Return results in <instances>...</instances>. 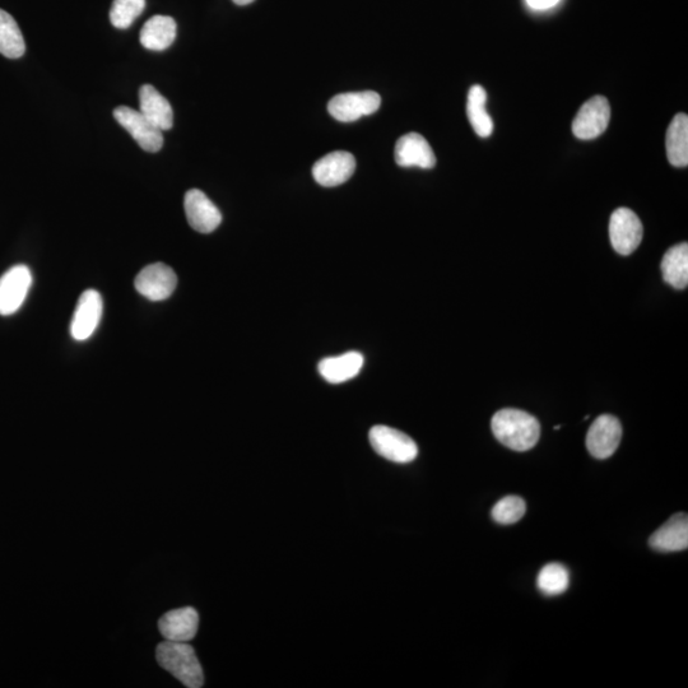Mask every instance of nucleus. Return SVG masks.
Listing matches in <instances>:
<instances>
[{
	"mask_svg": "<svg viewBox=\"0 0 688 688\" xmlns=\"http://www.w3.org/2000/svg\"><path fill=\"white\" fill-rule=\"evenodd\" d=\"M491 427L495 438L515 452L531 450L541 436L537 418L520 409H501L492 418Z\"/></svg>",
	"mask_w": 688,
	"mask_h": 688,
	"instance_id": "obj_1",
	"label": "nucleus"
},
{
	"mask_svg": "<svg viewBox=\"0 0 688 688\" xmlns=\"http://www.w3.org/2000/svg\"><path fill=\"white\" fill-rule=\"evenodd\" d=\"M158 664L189 688H201L203 669L192 645L165 640L156 649Z\"/></svg>",
	"mask_w": 688,
	"mask_h": 688,
	"instance_id": "obj_2",
	"label": "nucleus"
},
{
	"mask_svg": "<svg viewBox=\"0 0 688 688\" xmlns=\"http://www.w3.org/2000/svg\"><path fill=\"white\" fill-rule=\"evenodd\" d=\"M370 444L376 453L390 462L406 464L417 458L418 446L402 431L388 426H374L369 434Z\"/></svg>",
	"mask_w": 688,
	"mask_h": 688,
	"instance_id": "obj_3",
	"label": "nucleus"
},
{
	"mask_svg": "<svg viewBox=\"0 0 688 688\" xmlns=\"http://www.w3.org/2000/svg\"><path fill=\"white\" fill-rule=\"evenodd\" d=\"M114 118L143 151L155 153L164 146L162 130L153 125L141 111L128 108V106H119L114 110Z\"/></svg>",
	"mask_w": 688,
	"mask_h": 688,
	"instance_id": "obj_4",
	"label": "nucleus"
},
{
	"mask_svg": "<svg viewBox=\"0 0 688 688\" xmlns=\"http://www.w3.org/2000/svg\"><path fill=\"white\" fill-rule=\"evenodd\" d=\"M380 105L381 97L374 91L348 92L334 96L329 101L328 111L338 122L352 123L376 113Z\"/></svg>",
	"mask_w": 688,
	"mask_h": 688,
	"instance_id": "obj_5",
	"label": "nucleus"
},
{
	"mask_svg": "<svg viewBox=\"0 0 688 688\" xmlns=\"http://www.w3.org/2000/svg\"><path fill=\"white\" fill-rule=\"evenodd\" d=\"M644 229L640 218L629 208H618L612 213L610 239L613 249L621 255H630L639 248Z\"/></svg>",
	"mask_w": 688,
	"mask_h": 688,
	"instance_id": "obj_6",
	"label": "nucleus"
},
{
	"mask_svg": "<svg viewBox=\"0 0 688 688\" xmlns=\"http://www.w3.org/2000/svg\"><path fill=\"white\" fill-rule=\"evenodd\" d=\"M611 120L610 102L604 96H594L581 106L573 123V132L579 139L589 141L602 136Z\"/></svg>",
	"mask_w": 688,
	"mask_h": 688,
	"instance_id": "obj_7",
	"label": "nucleus"
},
{
	"mask_svg": "<svg viewBox=\"0 0 688 688\" xmlns=\"http://www.w3.org/2000/svg\"><path fill=\"white\" fill-rule=\"evenodd\" d=\"M178 277L174 269L164 263L151 264L138 273L136 290L150 301H164L174 294Z\"/></svg>",
	"mask_w": 688,
	"mask_h": 688,
	"instance_id": "obj_8",
	"label": "nucleus"
},
{
	"mask_svg": "<svg viewBox=\"0 0 688 688\" xmlns=\"http://www.w3.org/2000/svg\"><path fill=\"white\" fill-rule=\"evenodd\" d=\"M31 285V271L23 264L4 273L0 277V315L17 313L25 302Z\"/></svg>",
	"mask_w": 688,
	"mask_h": 688,
	"instance_id": "obj_9",
	"label": "nucleus"
},
{
	"mask_svg": "<svg viewBox=\"0 0 688 688\" xmlns=\"http://www.w3.org/2000/svg\"><path fill=\"white\" fill-rule=\"evenodd\" d=\"M622 440V426L617 417L602 415L590 426L587 435L589 453L597 459H607L615 454Z\"/></svg>",
	"mask_w": 688,
	"mask_h": 688,
	"instance_id": "obj_10",
	"label": "nucleus"
},
{
	"mask_svg": "<svg viewBox=\"0 0 688 688\" xmlns=\"http://www.w3.org/2000/svg\"><path fill=\"white\" fill-rule=\"evenodd\" d=\"M355 170V156L350 152L336 151L315 162L313 176L322 187L333 188L350 180Z\"/></svg>",
	"mask_w": 688,
	"mask_h": 688,
	"instance_id": "obj_11",
	"label": "nucleus"
},
{
	"mask_svg": "<svg viewBox=\"0 0 688 688\" xmlns=\"http://www.w3.org/2000/svg\"><path fill=\"white\" fill-rule=\"evenodd\" d=\"M185 215L189 225L201 234H211L221 225L222 215L215 203L202 190L192 189L185 194Z\"/></svg>",
	"mask_w": 688,
	"mask_h": 688,
	"instance_id": "obj_12",
	"label": "nucleus"
},
{
	"mask_svg": "<svg viewBox=\"0 0 688 688\" xmlns=\"http://www.w3.org/2000/svg\"><path fill=\"white\" fill-rule=\"evenodd\" d=\"M104 302L99 292L87 290L79 297L74 311L71 334L76 341H86L99 327Z\"/></svg>",
	"mask_w": 688,
	"mask_h": 688,
	"instance_id": "obj_13",
	"label": "nucleus"
},
{
	"mask_svg": "<svg viewBox=\"0 0 688 688\" xmlns=\"http://www.w3.org/2000/svg\"><path fill=\"white\" fill-rule=\"evenodd\" d=\"M395 162L401 167L432 169L436 156L430 143L418 133H408L398 139L394 151Z\"/></svg>",
	"mask_w": 688,
	"mask_h": 688,
	"instance_id": "obj_14",
	"label": "nucleus"
},
{
	"mask_svg": "<svg viewBox=\"0 0 688 688\" xmlns=\"http://www.w3.org/2000/svg\"><path fill=\"white\" fill-rule=\"evenodd\" d=\"M199 627V615L193 607L179 608L165 613L158 621L165 640L178 641V643H189L197 635Z\"/></svg>",
	"mask_w": 688,
	"mask_h": 688,
	"instance_id": "obj_15",
	"label": "nucleus"
},
{
	"mask_svg": "<svg viewBox=\"0 0 688 688\" xmlns=\"http://www.w3.org/2000/svg\"><path fill=\"white\" fill-rule=\"evenodd\" d=\"M650 547L660 552H678L688 547L687 514H676L650 537Z\"/></svg>",
	"mask_w": 688,
	"mask_h": 688,
	"instance_id": "obj_16",
	"label": "nucleus"
},
{
	"mask_svg": "<svg viewBox=\"0 0 688 688\" xmlns=\"http://www.w3.org/2000/svg\"><path fill=\"white\" fill-rule=\"evenodd\" d=\"M139 111L162 132L174 125V111L170 102L151 85H144L139 90Z\"/></svg>",
	"mask_w": 688,
	"mask_h": 688,
	"instance_id": "obj_17",
	"label": "nucleus"
},
{
	"mask_svg": "<svg viewBox=\"0 0 688 688\" xmlns=\"http://www.w3.org/2000/svg\"><path fill=\"white\" fill-rule=\"evenodd\" d=\"M364 356L360 352H347L338 357H328L320 361V375L330 384H342L356 378L364 367Z\"/></svg>",
	"mask_w": 688,
	"mask_h": 688,
	"instance_id": "obj_18",
	"label": "nucleus"
},
{
	"mask_svg": "<svg viewBox=\"0 0 688 688\" xmlns=\"http://www.w3.org/2000/svg\"><path fill=\"white\" fill-rule=\"evenodd\" d=\"M176 22L169 16H153L144 23L141 44L152 51L169 49L176 39Z\"/></svg>",
	"mask_w": 688,
	"mask_h": 688,
	"instance_id": "obj_19",
	"label": "nucleus"
},
{
	"mask_svg": "<svg viewBox=\"0 0 688 688\" xmlns=\"http://www.w3.org/2000/svg\"><path fill=\"white\" fill-rule=\"evenodd\" d=\"M667 156L669 162L676 167L688 165V116L678 114L674 116L667 130Z\"/></svg>",
	"mask_w": 688,
	"mask_h": 688,
	"instance_id": "obj_20",
	"label": "nucleus"
},
{
	"mask_svg": "<svg viewBox=\"0 0 688 688\" xmlns=\"http://www.w3.org/2000/svg\"><path fill=\"white\" fill-rule=\"evenodd\" d=\"M664 281L677 290L688 285V245L681 243L669 249L662 260Z\"/></svg>",
	"mask_w": 688,
	"mask_h": 688,
	"instance_id": "obj_21",
	"label": "nucleus"
},
{
	"mask_svg": "<svg viewBox=\"0 0 688 688\" xmlns=\"http://www.w3.org/2000/svg\"><path fill=\"white\" fill-rule=\"evenodd\" d=\"M487 92L480 85L473 86L468 92L467 114L474 132L481 138L490 137L494 123L486 110Z\"/></svg>",
	"mask_w": 688,
	"mask_h": 688,
	"instance_id": "obj_22",
	"label": "nucleus"
},
{
	"mask_svg": "<svg viewBox=\"0 0 688 688\" xmlns=\"http://www.w3.org/2000/svg\"><path fill=\"white\" fill-rule=\"evenodd\" d=\"M25 51V40L15 18L0 9V54L9 59H18Z\"/></svg>",
	"mask_w": 688,
	"mask_h": 688,
	"instance_id": "obj_23",
	"label": "nucleus"
},
{
	"mask_svg": "<svg viewBox=\"0 0 688 688\" xmlns=\"http://www.w3.org/2000/svg\"><path fill=\"white\" fill-rule=\"evenodd\" d=\"M538 588L546 595H559L570 585L569 570L564 565L552 562L541 570L537 580Z\"/></svg>",
	"mask_w": 688,
	"mask_h": 688,
	"instance_id": "obj_24",
	"label": "nucleus"
},
{
	"mask_svg": "<svg viewBox=\"0 0 688 688\" xmlns=\"http://www.w3.org/2000/svg\"><path fill=\"white\" fill-rule=\"evenodd\" d=\"M146 0H114L110 9V21L116 29L125 30L142 15Z\"/></svg>",
	"mask_w": 688,
	"mask_h": 688,
	"instance_id": "obj_25",
	"label": "nucleus"
},
{
	"mask_svg": "<svg viewBox=\"0 0 688 688\" xmlns=\"http://www.w3.org/2000/svg\"><path fill=\"white\" fill-rule=\"evenodd\" d=\"M527 505L522 497L506 496L501 499L492 509V518L496 523L509 525L519 522L523 518Z\"/></svg>",
	"mask_w": 688,
	"mask_h": 688,
	"instance_id": "obj_26",
	"label": "nucleus"
},
{
	"mask_svg": "<svg viewBox=\"0 0 688 688\" xmlns=\"http://www.w3.org/2000/svg\"><path fill=\"white\" fill-rule=\"evenodd\" d=\"M559 2L560 0H527L528 6L537 9V11H546V9L555 7Z\"/></svg>",
	"mask_w": 688,
	"mask_h": 688,
	"instance_id": "obj_27",
	"label": "nucleus"
},
{
	"mask_svg": "<svg viewBox=\"0 0 688 688\" xmlns=\"http://www.w3.org/2000/svg\"><path fill=\"white\" fill-rule=\"evenodd\" d=\"M237 6H248V4H251L255 2V0H232Z\"/></svg>",
	"mask_w": 688,
	"mask_h": 688,
	"instance_id": "obj_28",
	"label": "nucleus"
}]
</instances>
